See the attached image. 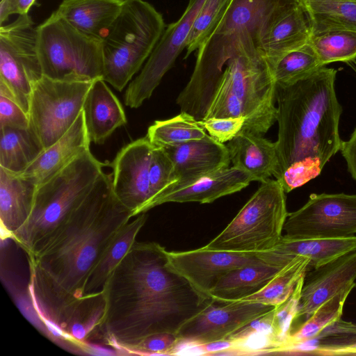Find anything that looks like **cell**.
<instances>
[{"instance_id": "8992f818", "label": "cell", "mask_w": 356, "mask_h": 356, "mask_svg": "<svg viewBox=\"0 0 356 356\" xmlns=\"http://www.w3.org/2000/svg\"><path fill=\"white\" fill-rule=\"evenodd\" d=\"M164 19L145 0H125L102 39V79L121 92L147 61L165 29Z\"/></svg>"}, {"instance_id": "d590c367", "label": "cell", "mask_w": 356, "mask_h": 356, "mask_svg": "<svg viewBox=\"0 0 356 356\" xmlns=\"http://www.w3.org/2000/svg\"><path fill=\"white\" fill-rule=\"evenodd\" d=\"M323 67L309 43L289 51L270 65L276 86H287Z\"/></svg>"}, {"instance_id": "603a6c76", "label": "cell", "mask_w": 356, "mask_h": 356, "mask_svg": "<svg viewBox=\"0 0 356 356\" xmlns=\"http://www.w3.org/2000/svg\"><path fill=\"white\" fill-rule=\"evenodd\" d=\"M147 219L146 212L128 222L118 233L92 269L87 281L84 299L95 309L104 304L103 289L113 270L124 257Z\"/></svg>"}, {"instance_id": "d6986e66", "label": "cell", "mask_w": 356, "mask_h": 356, "mask_svg": "<svg viewBox=\"0 0 356 356\" xmlns=\"http://www.w3.org/2000/svg\"><path fill=\"white\" fill-rule=\"evenodd\" d=\"M163 148L174 164L177 178L170 186L226 168L231 163L226 145L207 134L200 139Z\"/></svg>"}, {"instance_id": "4fadbf2b", "label": "cell", "mask_w": 356, "mask_h": 356, "mask_svg": "<svg viewBox=\"0 0 356 356\" xmlns=\"http://www.w3.org/2000/svg\"><path fill=\"white\" fill-rule=\"evenodd\" d=\"M275 308L256 302L213 301L176 334L189 346L224 340Z\"/></svg>"}, {"instance_id": "e0dca14e", "label": "cell", "mask_w": 356, "mask_h": 356, "mask_svg": "<svg viewBox=\"0 0 356 356\" xmlns=\"http://www.w3.org/2000/svg\"><path fill=\"white\" fill-rule=\"evenodd\" d=\"M252 181V177L247 172L229 166L183 184L170 186L151 203L149 209L167 202L211 203L241 191Z\"/></svg>"}, {"instance_id": "ac0fdd59", "label": "cell", "mask_w": 356, "mask_h": 356, "mask_svg": "<svg viewBox=\"0 0 356 356\" xmlns=\"http://www.w3.org/2000/svg\"><path fill=\"white\" fill-rule=\"evenodd\" d=\"M299 5L298 0H232L212 33L247 31L260 48L268 26Z\"/></svg>"}, {"instance_id": "7402d4cb", "label": "cell", "mask_w": 356, "mask_h": 356, "mask_svg": "<svg viewBox=\"0 0 356 356\" xmlns=\"http://www.w3.org/2000/svg\"><path fill=\"white\" fill-rule=\"evenodd\" d=\"M262 134L242 131L225 145L232 165L249 173L254 181L263 182L277 177L279 159L276 142Z\"/></svg>"}, {"instance_id": "3957f363", "label": "cell", "mask_w": 356, "mask_h": 356, "mask_svg": "<svg viewBox=\"0 0 356 356\" xmlns=\"http://www.w3.org/2000/svg\"><path fill=\"white\" fill-rule=\"evenodd\" d=\"M337 70L323 66L287 86H276L279 169L286 193L318 177L341 148L342 108L335 92Z\"/></svg>"}, {"instance_id": "5b68a950", "label": "cell", "mask_w": 356, "mask_h": 356, "mask_svg": "<svg viewBox=\"0 0 356 356\" xmlns=\"http://www.w3.org/2000/svg\"><path fill=\"white\" fill-rule=\"evenodd\" d=\"M106 165L89 149L38 186L31 213L11 239L27 254L33 252L83 202Z\"/></svg>"}, {"instance_id": "f35d334b", "label": "cell", "mask_w": 356, "mask_h": 356, "mask_svg": "<svg viewBox=\"0 0 356 356\" xmlns=\"http://www.w3.org/2000/svg\"><path fill=\"white\" fill-rule=\"evenodd\" d=\"M304 277L305 275L300 279L291 295L284 302L275 306L274 309L275 332L277 336L284 342V347L298 312Z\"/></svg>"}, {"instance_id": "ee69618b", "label": "cell", "mask_w": 356, "mask_h": 356, "mask_svg": "<svg viewBox=\"0 0 356 356\" xmlns=\"http://www.w3.org/2000/svg\"><path fill=\"white\" fill-rule=\"evenodd\" d=\"M340 151L346 161L348 172L356 181V128L348 140H342Z\"/></svg>"}, {"instance_id": "f1b7e54d", "label": "cell", "mask_w": 356, "mask_h": 356, "mask_svg": "<svg viewBox=\"0 0 356 356\" xmlns=\"http://www.w3.org/2000/svg\"><path fill=\"white\" fill-rule=\"evenodd\" d=\"M312 34L331 30L356 31V0H298Z\"/></svg>"}, {"instance_id": "8d00e7d4", "label": "cell", "mask_w": 356, "mask_h": 356, "mask_svg": "<svg viewBox=\"0 0 356 356\" xmlns=\"http://www.w3.org/2000/svg\"><path fill=\"white\" fill-rule=\"evenodd\" d=\"M232 0H206L193 24L186 42L184 59L197 51L213 33Z\"/></svg>"}, {"instance_id": "ffe728a7", "label": "cell", "mask_w": 356, "mask_h": 356, "mask_svg": "<svg viewBox=\"0 0 356 356\" xmlns=\"http://www.w3.org/2000/svg\"><path fill=\"white\" fill-rule=\"evenodd\" d=\"M83 111L60 139L38 156L21 174L37 186L45 182L90 149Z\"/></svg>"}, {"instance_id": "60d3db41", "label": "cell", "mask_w": 356, "mask_h": 356, "mask_svg": "<svg viewBox=\"0 0 356 356\" xmlns=\"http://www.w3.org/2000/svg\"><path fill=\"white\" fill-rule=\"evenodd\" d=\"M177 339L175 334H155L127 350L125 355H170L171 350Z\"/></svg>"}, {"instance_id": "5bb4252c", "label": "cell", "mask_w": 356, "mask_h": 356, "mask_svg": "<svg viewBox=\"0 0 356 356\" xmlns=\"http://www.w3.org/2000/svg\"><path fill=\"white\" fill-rule=\"evenodd\" d=\"M154 147L146 136L123 147L108 164L113 169V193L133 217L145 213L150 200L149 168Z\"/></svg>"}, {"instance_id": "74e56055", "label": "cell", "mask_w": 356, "mask_h": 356, "mask_svg": "<svg viewBox=\"0 0 356 356\" xmlns=\"http://www.w3.org/2000/svg\"><path fill=\"white\" fill-rule=\"evenodd\" d=\"M176 182L175 167L171 159L163 147L154 146L149 168L150 200L145 212L149 210L151 203L158 196Z\"/></svg>"}, {"instance_id": "cb8c5ba5", "label": "cell", "mask_w": 356, "mask_h": 356, "mask_svg": "<svg viewBox=\"0 0 356 356\" xmlns=\"http://www.w3.org/2000/svg\"><path fill=\"white\" fill-rule=\"evenodd\" d=\"M125 0H63L54 11L70 25L102 40L121 13Z\"/></svg>"}, {"instance_id": "e575fe53", "label": "cell", "mask_w": 356, "mask_h": 356, "mask_svg": "<svg viewBox=\"0 0 356 356\" xmlns=\"http://www.w3.org/2000/svg\"><path fill=\"white\" fill-rule=\"evenodd\" d=\"M352 290H346L325 302L304 323L293 330L282 353H286L296 344L315 337L329 324L341 318L344 304Z\"/></svg>"}, {"instance_id": "836d02e7", "label": "cell", "mask_w": 356, "mask_h": 356, "mask_svg": "<svg viewBox=\"0 0 356 356\" xmlns=\"http://www.w3.org/2000/svg\"><path fill=\"white\" fill-rule=\"evenodd\" d=\"M309 43L321 65L356 58V31L337 29L312 34Z\"/></svg>"}, {"instance_id": "484cf974", "label": "cell", "mask_w": 356, "mask_h": 356, "mask_svg": "<svg viewBox=\"0 0 356 356\" xmlns=\"http://www.w3.org/2000/svg\"><path fill=\"white\" fill-rule=\"evenodd\" d=\"M37 186L0 167V224L12 234L28 219Z\"/></svg>"}, {"instance_id": "7a4b0ae2", "label": "cell", "mask_w": 356, "mask_h": 356, "mask_svg": "<svg viewBox=\"0 0 356 356\" xmlns=\"http://www.w3.org/2000/svg\"><path fill=\"white\" fill-rule=\"evenodd\" d=\"M104 312L96 330L120 355L148 337L177 334L213 298L197 290L169 264L155 242L135 241L103 289Z\"/></svg>"}, {"instance_id": "7c38bea8", "label": "cell", "mask_w": 356, "mask_h": 356, "mask_svg": "<svg viewBox=\"0 0 356 356\" xmlns=\"http://www.w3.org/2000/svg\"><path fill=\"white\" fill-rule=\"evenodd\" d=\"M206 0H189L180 18L165 29L140 72L130 82L124 94V104L140 107L148 99L165 73L186 47L194 21Z\"/></svg>"}, {"instance_id": "44dd1931", "label": "cell", "mask_w": 356, "mask_h": 356, "mask_svg": "<svg viewBox=\"0 0 356 356\" xmlns=\"http://www.w3.org/2000/svg\"><path fill=\"white\" fill-rule=\"evenodd\" d=\"M106 83L102 78L92 82L83 107L89 140L98 145L127 122L121 102Z\"/></svg>"}, {"instance_id": "d4e9b609", "label": "cell", "mask_w": 356, "mask_h": 356, "mask_svg": "<svg viewBox=\"0 0 356 356\" xmlns=\"http://www.w3.org/2000/svg\"><path fill=\"white\" fill-rule=\"evenodd\" d=\"M312 30L308 18L298 6L268 26L260 41V49L269 65L284 54L309 43Z\"/></svg>"}, {"instance_id": "2e32d148", "label": "cell", "mask_w": 356, "mask_h": 356, "mask_svg": "<svg viewBox=\"0 0 356 356\" xmlns=\"http://www.w3.org/2000/svg\"><path fill=\"white\" fill-rule=\"evenodd\" d=\"M355 280L356 249L307 270L293 325L300 321L298 327L325 302L346 290L355 289Z\"/></svg>"}, {"instance_id": "8fae6325", "label": "cell", "mask_w": 356, "mask_h": 356, "mask_svg": "<svg viewBox=\"0 0 356 356\" xmlns=\"http://www.w3.org/2000/svg\"><path fill=\"white\" fill-rule=\"evenodd\" d=\"M285 238L293 240L340 238L356 234V194H316L284 225Z\"/></svg>"}, {"instance_id": "ab89813d", "label": "cell", "mask_w": 356, "mask_h": 356, "mask_svg": "<svg viewBox=\"0 0 356 356\" xmlns=\"http://www.w3.org/2000/svg\"><path fill=\"white\" fill-rule=\"evenodd\" d=\"M209 135L224 143H227L245 128L247 119L238 118H211L200 120Z\"/></svg>"}, {"instance_id": "f6af8a7d", "label": "cell", "mask_w": 356, "mask_h": 356, "mask_svg": "<svg viewBox=\"0 0 356 356\" xmlns=\"http://www.w3.org/2000/svg\"><path fill=\"white\" fill-rule=\"evenodd\" d=\"M79 350L84 354L92 355H118L119 353L114 348H108L98 344L90 343L88 341L82 343Z\"/></svg>"}, {"instance_id": "9c48e42d", "label": "cell", "mask_w": 356, "mask_h": 356, "mask_svg": "<svg viewBox=\"0 0 356 356\" xmlns=\"http://www.w3.org/2000/svg\"><path fill=\"white\" fill-rule=\"evenodd\" d=\"M43 76L37 48V26L29 14L0 27V95L27 114L33 87Z\"/></svg>"}, {"instance_id": "6da1fadb", "label": "cell", "mask_w": 356, "mask_h": 356, "mask_svg": "<svg viewBox=\"0 0 356 356\" xmlns=\"http://www.w3.org/2000/svg\"><path fill=\"white\" fill-rule=\"evenodd\" d=\"M132 217L113 193L112 174L103 172L83 202L27 254L29 295L41 322L51 321L67 334L75 323L86 327L103 307L92 309L86 304L84 291L88 277Z\"/></svg>"}, {"instance_id": "b9f144b4", "label": "cell", "mask_w": 356, "mask_h": 356, "mask_svg": "<svg viewBox=\"0 0 356 356\" xmlns=\"http://www.w3.org/2000/svg\"><path fill=\"white\" fill-rule=\"evenodd\" d=\"M29 128V115L13 100L0 95V128Z\"/></svg>"}, {"instance_id": "4dcf8cb0", "label": "cell", "mask_w": 356, "mask_h": 356, "mask_svg": "<svg viewBox=\"0 0 356 356\" xmlns=\"http://www.w3.org/2000/svg\"><path fill=\"white\" fill-rule=\"evenodd\" d=\"M356 354V323L341 318L326 326L315 337L294 345L287 353Z\"/></svg>"}, {"instance_id": "7bdbcfd3", "label": "cell", "mask_w": 356, "mask_h": 356, "mask_svg": "<svg viewBox=\"0 0 356 356\" xmlns=\"http://www.w3.org/2000/svg\"><path fill=\"white\" fill-rule=\"evenodd\" d=\"M36 0H1L0 3V23L6 22L10 15L28 14Z\"/></svg>"}, {"instance_id": "52a82bcc", "label": "cell", "mask_w": 356, "mask_h": 356, "mask_svg": "<svg viewBox=\"0 0 356 356\" xmlns=\"http://www.w3.org/2000/svg\"><path fill=\"white\" fill-rule=\"evenodd\" d=\"M261 183L234 219L205 248L260 253L279 243L289 213L286 192L277 179H268Z\"/></svg>"}, {"instance_id": "4316f807", "label": "cell", "mask_w": 356, "mask_h": 356, "mask_svg": "<svg viewBox=\"0 0 356 356\" xmlns=\"http://www.w3.org/2000/svg\"><path fill=\"white\" fill-rule=\"evenodd\" d=\"M283 268L260 264L235 268L221 278L209 296L220 301L240 300L260 291Z\"/></svg>"}, {"instance_id": "ba28073f", "label": "cell", "mask_w": 356, "mask_h": 356, "mask_svg": "<svg viewBox=\"0 0 356 356\" xmlns=\"http://www.w3.org/2000/svg\"><path fill=\"white\" fill-rule=\"evenodd\" d=\"M37 48L43 75L49 78L102 79V40L81 33L55 12L37 26Z\"/></svg>"}, {"instance_id": "f546056e", "label": "cell", "mask_w": 356, "mask_h": 356, "mask_svg": "<svg viewBox=\"0 0 356 356\" xmlns=\"http://www.w3.org/2000/svg\"><path fill=\"white\" fill-rule=\"evenodd\" d=\"M0 167L15 174L22 173L44 151L30 128H0Z\"/></svg>"}, {"instance_id": "1f68e13d", "label": "cell", "mask_w": 356, "mask_h": 356, "mask_svg": "<svg viewBox=\"0 0 356 356\" xmlns=\"http://www.w3.org/2000/svg\"><path fill=\"white\" fill-rule=\"evenodd\" d=\"M205 131L200 121L181 111L172 118L155 121L149 127L147 137L153 145L165 147L200 139Z\"/></svg>"}, {"instance_id": "277c9868", "label": "cell", "mask_w": 356, "mask_h": 356, "mask_svg": "<svg viewBox=\"0 0 356 356\" xmlns=\"http://www.w3.org/2000/svg\"><path fill=\"white\" fill-rule=\"evenodd\" d=\"M275 91L268 60L249 33H212L197 49L193 72L176 103L200 121L215 95L236 96L250 113V131L264 134L277 121Z\"/></svg>"}, {"instance_id": "83f0119b", "label": "cell", "mask_w": 356, "mask_h": 356, "mask_svg": "<svg viewBox=\"0 0 356 356\" xmlns=\"http://www.w3.org/2000/svg\"><path fill=\"white\" fill-rule=\"evenodd\" d=\"M356 249V235L340 238L293 240L282 236L271 252L291 259L297 256L310 260L309 267H319Z\"/></svg>"}, {"instance_id": "30bf717a", "label": "cell", "mask_w": 356, "mask_h": 356, "mask_svg": "<svg viewBox=\"0 0 356 356\" xmlns=\"http://www.w3.org/2000/svg\"><path fill=\"white\" fill-rule=\"evenodd\" d=\"M93 81H61L43 75L35 83L28 114L29 128L44 149L72 126L83 111Z\"/></svg>"}, {"instance_id": "d6a6232c", "label": "cell", "mask_w": 356, "mask_h": 356, "mask_svg": "<svg viewBox=\"0 0 356 356\" xmlns=\"http://www.w3.org/2000/svg\"><path fill=\"white\" fill-rule=\"evenodd\" d=\"M309 264L308 258L296 257L263 289L238 300L256 302L275 307L282 304L291 295L300 279L310 269Z\"/></svg>"}, {"instance_id": "9a60e30c", "label": "cell", "mask_w": 356, "mask_h": 356, "mask_svg": "<svg viewBox=\"0 0 356 356\" xmlns=\"http://www.w3.org/2000/svg\"><path fill=\"white\" fill-rule=\"evenodd\" d=\"M261 254L216 250L204 246L187 251H167L170 266L197 290L209 296L229 271L245 266L267 264Z\"/></svg>"}]
</instances>
